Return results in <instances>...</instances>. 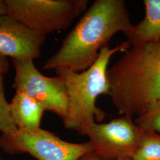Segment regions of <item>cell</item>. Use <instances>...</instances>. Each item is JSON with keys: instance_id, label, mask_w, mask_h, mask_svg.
I'll return each mask as SVG.
<instances>
[{"instance_id": "1", "label": "cell", "mask_w": 160, "mask_h": 160, "mask_svg": "<svg viewBox=\"0 0 160 160\" xmlns=\"http://www.w3.org/2000/svg\"><path fill=\"white\" fill-rule=\"evenodd\" d=\"M133 24L124 0H96L63 39L58 51L44 63V70L90 68L114 34L126 35Z\"/></svg>"}, {"instance_id": "2", "label": "cell", "mask_w": 160, "mask_h": 160, "mask_svg": "<svg viewBox=\"0 0 160 160\" xmlns=\"http://www.w3.org/2000/svg\"><path fill=\"white\" fill-rule=\"evenodd\" d=\"M107 72L121 115L139 116L160 100V40L132 46Z\"/></svg>"}, {"instance_id": "3", "label": "cell", "mask_w": 160, "mask_h": 160, "mask_svg": "<svg viewBox=\"0 0 160 160\" xmlns=\"http://www.w3.org/2000/svg\"><path fill=\"white\" fill-rule=\"evenodd\" d=\"M131 46L126 40L113 48H105L96 62L80 72L64 68L55 70L64 81L68 97V113L62 120L66 129L79 133L84 126L104 120L106 114L96 106V100L101 95H110L107 75L109 61L115 53L124 52Z\"/></svg>"}, {"instance_id": "4", "label": "cell", "mask_w": 160, "mask_h": 160, "mask_svg": "<svg viewBox=\"0 0 160 160\" xmlns=\"http://www.w3.org/2000/svg\"><path fill=\"white\" fill-rule=\"evenodd\" d=\"M7 14L46 36L68 28L88 8L87 0H4Z\"/></svg>"}, {"instance_id": "5", "label": "cell", "mask_w": 160, "mask_h": 160, "mask_svg": "<svg viewBox=\"0 0 160 160\" xmlns=\"http://www.w3.org/2000/svg\"><path fill=\"white\" fill-rule=\"evenodd\" d=\"M0 148L11 154L28 153L38 160H79L93 151L89 142H69L41 128L1 134Z\"/></svg>"}, {"instance_id": "6", "label": "cell", "mask_w": 160, "mask_h": 160, "mask_svg": "<svg viewBox=\"0 0 160 160\" xmlns=\"http://www.w3.org/2000/svg\"><path fill=\"white\" fill-rule=\"evenodd\" d=\"M79 133L88 137L93 151L101 160H119L133 158L143 131L132 117L123 115L108 123L88 124Z\"/></svg>"}, {"instance_id": "7", "label": "cell", "mask_w": 160, "mask_h": 160, "mask_svg": "<svg viewBox=\"0 0 160 160\" xmlns=\"http://www.w3.org/2000/svg\"><path fill=\"white\" fill-rule=\"evenodd\" d=\"M12 62L15 70L12 87L16 92L27 94L34 98L45 111L65 119L68 110V97L63 79L59 75H43L32 59H12Z\"/></svg>"}, {"instance_id": "8", "label": "cell", "mask_w": 160, "mask_h": 160, "mask_svg": "<svg viewBox=\"0 0 160 160\" xmlns=\"http://www.w3.org/2000/svg\"><path fill=\"white\" fill-rule=\"evenodd\" d=\"M46 36L18 22L11 16L0 15V54L16 60L39 58Z\"/></svg>"}, {"instance_id": "9", "label": "cell", "mask_w": 160, "mask_h": 160, "mask_svg": "<svg viewBox=\"0 0 160 160\" xmlns=\"http://www.w3.org/2000/svg\"><path fill=\"white\" fill-rule=\"evenodd\" d=\"M145 16L125 35L131 46L160 40V0H144Z\"/></svg>"}, {"instance_id": "10", "label": "cell", "mask_w": 160, "mask_h": 160, "mask_svg": "<svg viewBox=\"0 0 160 160\" xmlns=\"http://www.w3.org/2000/svg\"><path fill=\"white\" fill-rule=\"evenodd\" d=\"M10 107L12 119L18 130L35 131L40 128V122L45 110L34 98L16 92Z\"/></svg>"}, {"instance_id": "11", "label": "cell", "mask_w": 160, "mask_h": 160, "mask_svg": "<svg viewBox=\"0 0 160 160\" xmlns=\"http://www.w3.org/2000/svg\"><path fill=\"white\" fill-rule=\"evenodd\" d=\"M134 160H160V134L143 131L141 142L133 155Z\"/></svg>"}, {"instance_id": "12", "label": "cell", "mask_w": 160, "mask_h": 160, "mask_svg": "<svg viewBox=\"0 0 160 160\" xmlns=\"http://www.w3.org/2000/svg\"><path fill=\"white\" fill-rule=\"evenodd\" d=\"M4 76L0 75V132L3 135H10L18 131L12 117L10 103L6 99Z\"/></svg>"}, {"instance_id": "13", "label": "cell", "mask_w": 160, "mask_h": 160, "mask_svg": "<svg viewBox=\"0 0 160 160\" xmlns=\"http://www.w3.org/2000/svg\"><path fill=\"white\" fill-rule=\"evenodd\" d=\"M134 122L143 131L155 132L160 134V100L151 104Z\"/></svg>"}, {"instance_id": "14", "label": "cell", "mask_w": 160, "mask_h": 160, "mask_svg": "<svg viewBox=\"0 0 160 160\" xmlns=\"http://www.w3.org/2000/svg\"><path fill=\"white\" fill-rule=\"evenodd\" d=\"M10 70V63L7 58L0 54V75L4 76Z\"/></svg>"}, {"instance_id": "15", "label": "cell", "mask_w": 160, "mask_h": 160, "mask_svg": "<svg viewBox=\"0 0 160 160\" xmlns=\"http://www.w3.org/2000/svg\"><path fill=\"white\" fill-rule=\"evenodd\" d=\"M132 158H125L119 160H132ZM79 160H102L94 151H92L84 155Z\"/></svg>"}, {"instance_id": "16", "label": "cell", "mask_w": 160, "mask_h": 160, "mask_svg": "<svg viewBox=\"0 0 160 160\" xmlns=\"http://www.w3.org/2000/svg\"><path fill=\"white\" fill-rule=\"evenodd\" d=\"M7 14V8L4 0H0V15Z\"/></svg>"}, {"instance_id": "17", "label": "cell", "mask_w": 160, "mask_h": 160, "mask_svg": "<svg viewBox=\"0 0 160 160\" xmlns=\"http://www.w3.org/2000/svg\"><path fill=\"white\" fill-rule=\"evenodd\" d=\"M132 160H133V159H132Z\"/></svg>"}, {"instance_id": "18", "label": "cell", "mask_w": 160, "mask_h": 160, "mask_svg": "<svg viewBox=\"0 0 160 160\" xmlns=\"http://www.w3.org/2000/svg\"></svg>"}]
</instances>
